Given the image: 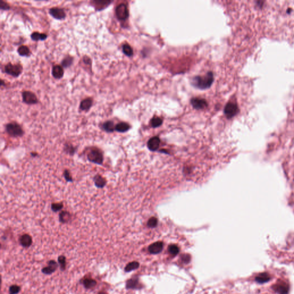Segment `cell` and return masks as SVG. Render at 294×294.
I'll return each mask as SVG.
<instances>
[{"label": "cell", "mask_w": 294, "mask_h": 294, "mask_svg": "<svg viewBox=\"0 0 294 294\" xmlns=\"http://www.w3.org/2000/svg\"><path fill=\"white\" fill-rule=\"evenodd\" d=\"M139 267V263L137 261H133L131 262H129L126 265L125 268V271L126 272H129L133 270L137 269Z\"/></svg>", "instance_id": "484cf974"}, {"label": "cell", "mask_w": 294, "mask_h": 294, "mask_svg": "<svg viewBox=\"0 0 294 294\" xmlns=\"http://www.w3.org/2000/svg\"><path fill=\"white\" fill-rule=\"evenodd\" d=\"M47 37V35L45 34H40L38 32H34L33 34H31V37L34 41H39V40H44Z\"/></svg>", "instance_id": "cb8c5ba5"}, {"label": "cell", "mask_w": 294, "mask_h": 294, "mask_svg": "<svg viewBox=\"0 0 294 294\" xmlns=\"http://www.w3.org/2000/svg\"><path fill=\"white\" fill-rule=\"evenodd\" d=\"M20 243L24 248H28L32 244V238L28 234L21 235L19 239Z\"/></svg>", "instance_id": "7c38bea8"}, {"label": "cell", "mask_w": 294, "mask_h": 294, "mask_svg": "<svg viewBox=\"0 0 294 294\" xmlns=\"http://www.w3.org/2000/svg\"><path fill=\"white\" fill-rule=\"evenodd\" d=\"M87 159L92 163L101 164L103 161V153L100 149L93 148L89 152Z\"/></svg>", "instance_id": "7a4b0ae2"}, {"label": "cell", "mask_w": 294, "mask_h": 294, "mask_svg": "<svg viewBox=\"0 0 294 294\" xmlns=\"http://www.w3.org/2000/svg\"><path fill=\"white\" fill-rule=\"evenodd\" d=\"M115 126L113 121H107L103 123L102 128L107 132H113L115 130Z\"/></svg>", "instance_id": "44dd1931"}, {"label": "cell", "mask_w": 294, "mask_h": 294, "mask_svg": "<svg viewBox=\"0 0 294 294\" xmlns=\"http://www.w3.org/2000/svg\"><path fill=\"white\" fill-rule=\"evenodd\" d=\"M84 61L86 64H87V65L91 63V60L89 58H88L87 56H84Z\"/></svg>", "instance_id": "f35d334b"}, {"label": "cell", "mask_w": 294, "mask_h": 294, "mask_svg": "<svg viewBox=\"0 0 294 294\" xmlns=\"http://www.w3.org/2000/svg\"><path fill=\"white\" fill-rule=\"evenodd\" d=\"M0 8L2 10H8L10 9V6L7 2L1 0L0 1Z\"/></svg>", "instance_id": "e575fe53"}, {"label": "cell", "mask_w": 294, "mask_h": 294, "mask_svg": "<svg viewBox=\"0 0 294 294\" xmlns=\"http://www.w3.org/2000/svg\"><path fill=\"white\" fill-rule=\"evenodd\" d=\"M163 123L162 120L159 117H155L152 118L151 121V124L153 128H157L158 126H160Z\"/></svg>", "instance_id": "f1b7e54d"}, {"label": "cell", "mask_w": 294, "mask_h": 294, "mask_svg": "<svg viewBox=\"0 0 294 294\" xmlns=\"http://www.w3.org/2000/svg\"><path fill=\"white\" fill-rule=\"evenodd\" d=\"M163 248V244L161 242H156L151 244L148 248L149 252L152 254H158L161 252Z\"/></svg>", "instance_id": "4fadbf2b"}, {"label": "cell", "mask_w": 294, "mask_h": 294, "mask_svg": "<svg viewBox=\"0 0 294 294\" xmlns=\"http://www.w3.org/2000/svg\"><path fill=\"white\" fill-rule=\"evenodd\" d=\"M291 11H292V9H288V10H287V13L288 14H290V13H291Z\"/></svg>", "instance_id": "60d3db41"}, {"label": "cell", "mask_w": 294, "mask_h": 294, "mask_svg": "<svg viewBox=\"0 0 294 294\" xmlns=\"http://www.w3.org/2000/svg\"><path fill=\"white\" fill-rule=\"evenodd\" d=\"M139 286V281L136 278H132L129 279L126 283V287L127 289H134L136 288Z\"/></svg>", "instance_id": "7402d4cb"}, {"label": "cell", "mask_w": 294, "mask_h": 294, "mask_svg": "<svg viewBox=\"0 0 294 294\" xmlns=\"http://www.w3.org/2000/svg\"><path fill=\"white\" fill-rule=\"evenodd\" d=\"M272 288L275 291L279 294H287L289 290V287L284 282H280L274 284Z\"/></svg>", "instance_id": "8fae6325"}, {"label": "cell", "mask_w": 294, "mask_h": 294, "mask_svg": "<svg viewBox=\"0 0 294 294\" xmlns=\"http://www.w3.org/2000/svg\"><path fill=\"white\" fill-rule=\"evenodd\" d=\"M238 106L236 103L233 102H229L224 108V113L227 117L230 119L235 116L238 113Z\"/></svg>", "instance_id": "5b68a950"}, {"label": "cell", "mask_w": 294, "mask_h": 294, "mask_svg": "<svg viewBox=\"0 0 294 294\" xmlns=\"http://www.w3.org/2000/svg\"><path fill=\"white\" fill-rule=\"evenodd\" d=\"M116 15L121 21L126 20L129 17V12L125 4H121L118 5L116 9Z\"/></svg>", "instance_id": "8992f818"}, {"label": "cell", "mask_w": 294, "mask_h": 294, "mask_svg": "<svg viewBox=\"0 0 294 294\" xmlns=\"http://www.w3.org/2000/svg\"><path fill=\"white\" fill-rule=\"evenodd\" d=\"M168 251L172 255L175 256L179 252V249L176 245H171L168 248Z\"/></svg>", "instance_id": "1f68e13d"}, {"label": "cell", "mask_w": 294, "mask_h": 294, "mask_svg": "<svg viewBox=\"0 0 294 294\" xmlns=\"http://www.w3.org/2000/svg\"><path fill=\"white\" fill-rule=\"evenodd\" d=\"M92 105V100L91 98H87L82 101L80 104V109L86 111L90 109Z\"/></svg>", "instance_id": "e0dca14e"}, {"label": "cell", "mask_w": 294, "mask_h": 294, "mask_svg": "<svg viewBox=\"0 0 294 294\" xmlns=\"http://www.w3.org/2000/svg\"><path fill=\"white\" fill-rule=\"evenodd\" d=\"M52 74L56 79H60L64 75V70L62 66L59 65H55L52 70Z\"/></svg>", "instance_id": "2e32d148"}, {"label": "cell", "mask_w": 294, "mask_h": 294, "mask_svg": "<svg viewBox=\"0 0 294 294\" xmlns=\"http://www.w3.org/2000/svg\"><path fill=\"white\" fill-rule=\"evenodd\" d=\"M17 51L20 55L23 56H28L30 54L29 48L26 45H21L18 47Z\"/></svg>", "instance_id": "d4e9b609"}, {"label": "cell", "mask_w": 294, "mask_h": 294, "mask_svg": "<svg viewBox=\"0 0 294 294\" xmlns=\"http://www.w3.org/2000/svg\"><path fill=\"white\" fill-rule=\"evenodd\" d=\"M214 81V76L212 72H208L205 76H196L191 80L194 87L201 90L209 88Z\"/></svg>", "instance_id": "6da1fadb"}, {"label": "cell", "mask_w": 294, "mask_h": 294, "mask_svg": "<svg viewBox=\"0 0 294 294\" xmlns=\"http://www.w3.org/2000/svg\"><path fill=\"white\" fill-rule=\"evenodd\" d=\"M23 100L24 102L28 105H33L37 103L38 100L34 92L29 91H24L22 92Z\"/></svg>", "instance_id": "52a82bcc"}, {"label": "cell", "mask_w": 294, "mask_h": 294, "mask_svg": "<svg viewBox=\"0 0 294 294\" xmlns=\"http://www.w3.org/2000/svg\"><path fill=\"white\" fill-rule=\"evenodd\" d=\"M49 12L52 17L57 20L64 19L66 16L65 10L63 9L59 8L58 7L51 8Z\"/></svg>", "instance_id": "9c48e42d"}, {"label": "cell", "mask_w": 294, "mask_h": 294, "mask_svg": "<svg viewBox=\"0 0 294 294\" xmlns=\"http://www.w3.org/2000/svg\"><path fill=\"white\" fill-rule=\"evenodd\" d=\"M63 207V203H53L51 206V209L55 212H57L59 210H61Z\"/></svg>", "instance_id": "d6a6232c"}, {"label": "cell", "mask_w": 294, "mask_h": 294, "mask_svg": "<svg viewBox=\"0 0 294 294\" xmlns=\"http://www.w3.org/2000/svg\"><path fill=\"white\" fill-rule=\"evenodd\" d=\"M23 70V67L20 65H13L12 63L7 64L4 68L5 72L10 76L18 77L20 75Z\"/></svg>", "instance_id": "277c9868"}, {"label": "cell", "mask_w": 294, "mask_h": 294, "mask_svg": "<svg viewBox=\"0 0 294 294\" xmlns=\"http://www.w3.org/2000/svg\"><path fill=\"white\" fill-rule=\"evenodd\" d=\"M64 176L66 180L68 182H72L73 181V178L71 177V175L70 174V172L68 170H65L64 172Z\"/></svg>", "instance_id": "d590c367"}, {"label": "cell", "mask_w": 294, "mask_h": 294, "mask_svg": "<svg viewBox=\"0 0 294 294\" xmlns=\"http://www.w3.org/2000/svg\"><path fill=\"white\" fill-rule=\"evenodd\" d=\"M71 218L70 214L66 211H63L59 214V220L62 223H67Z\"/></svg>", "instance_id": "603a6c76"}, {"label": "cell", "mask_w": 294, "mask_h": 294, "mask_svg": "<svg viewBox=\"0 0 294 294\" xmlns=\"http://www.w3.org/2000/svg\"><path fill=\"white\" fill-rule=\"evenodd\" d=\"M256 5H258V6H260V8H261L262 5H263V3H264V1H256Z\"/></svg>", "instance_id": "ab89813d"}, {"label": "cell", "mask_w": 294, "mask_h": 294, "mask_svg": "<svg viewBox=\"0 0 294 294\" xmlns=\"http://www.w3.org/2000/svg\"><path fill=\"white\" fill-rule=\"evenodd\" d=\"M158 224V219L155 217H152L148 221V226L150 227H155Z\"/></svg>", "instance_id": "836d02e7"}, {"label": "cell", "mask_w": 294, "mask_h": 294, "mask_svg": "<svg viewBox=\"0 0 294 294\" xmlns=\"http://www.w3.org/2000/svg\"><path fill=\"white\" fill-rule=\"evenodd\" d=\"M181 259L185 263H188L190 261V256L188 254H183L181 256Z\"/></svg>", "instance_id": "74e56055"}, {"label": "cell", "mask_w": 294, "mask_h": 294, "mask_svg": "<svg viewBox=\"0 0 294 294\" xmlns=\"http://www.w3.org/2000/svg\"><path fill=\"white\" fill-rule=\"evenodd\" d=\"M271 277L267 273H262L256 277V280L259 283H264L269 282Z\"/></svg>", "instance_id": "ffe728a7"}, {"label": "cell", "mask_w": 294, "mask_h": 294, "mask_svg": "<svg viewBox=\"0 0 294 294\" xmlns=\"http://www.w3.org/2000/svg\"><path fill=\"white\" fill-rule=\"evenodd\" d=\"M58 261V263H59V265H60V268L61 271H65L66 268V265H67L66 257L63 255L59 256Z\"/></svg>", "instance_id": "4316f807"}, {"label": "cell", "mask_w": 294, "mask_h": 294, "mask_svg": "<svg viewBox=\"0 0 294 294\" xmlns=\"http://www.w3.org/2000/svg\"><path fill=\"white\" fill-rule=\"evenodd\" d=\"M131 126L126 122H120L115 126V130L118 132L123 133L128 131L130 129Z\"/></svg>", "instance_id": "d6986e66"}, {"label": "cell", "mask_w": 294, "mask_h": 294, "mask_svg": "<svg viewBox=\"0 0 294 294\" xmlns=\"http://www.w3.org/2000/svg\"><path fill=\"white\" fill-rule=\"evenodd\" d=\"M73 62V59L71 56H68L66 57L65 59L63 60L62 62V65L64 67H68L71 65Z\"/></svg>", "instance_id": "f546056e"}, {"label": "cell", "mask_w": 294, "mask_h": 294, "mask_svg": "<svg viewBox=\"0 0 294 294\" xmlns=\"http://www.w3.org/2000/svg\"><path fill=\"white\" fill-rule=\"evenodd\" d=\"M21 291V287L19 286H17L16 284L12 285L9 287V294H17L20 293Z\"/></svg>", "instance_id": "4dcf8cb0"}, {"label": "cell", "mask_w": 294, "mask_h": 294, "mask_svg": "<svg viewBox=\"0 0 294 294\" xmlns=\"http://www.w3.org/2000/svg\"><path fill=\"white\" fill-rule=\"evenodd\" d=\"M6 131L10 136L17 137L24 135V131L21 126L16 122L9 123L6 125Z\"/></svg>", "instance_id": "3957f363"}, {"label": "cell", "mask_w": 294, "mask_h": 294, "mask_svg": "<svg viewBox=\"0 0 294 294\" xmlns=\"http://www.w3.org/2000/svg\"><path fill=\"white\" fill-rule=\"evenodd\" d=\"M65 150L67 151V152H68L69 153H74V151H75V150H74V148L72 146V145H66V148H65Z\"/></svg>", "instance_id": "8d00e7d4"}, {"label": "cell", "mask_w": 294, "mask_h": 294, "mask_svg": "<svg viewBox=\"0 0 294 294\" xmlns=\"http://www.w3.org/2000/svg\"><path fill=\"white\" fill-rule=\"evenodd\" d=\"M98 294H108L107 293H106V292H105V291H100V292H99V293H98Z\"/></svg>", "instance_id": "b9f144b4"}, {"label": "cell", "mask_w": 294, "mask_h": 294, "mask_svg": "<svg viewBox=\"0 0 294 294\" xmlns=\"http://www.w3.org/2000/svg\"><path fill=\"white\" fill-rule=\"evenodd\" d=\"M97 281L90 277L84 278L82 280V284L87 290L93 289L97 285Z\"/></svg>", "instance_id": "5bb4252c"}, {"label": "cell", "mask_w": 294, "mask_h": 294, "mask_svg": "<svg viewBox=\"0 0 294 294\" xmlns=\"http://www.w3.org/2000/svg\"><path fill=\"white\" fill-rule=\"evenodd\" d=\"M94 181L96 187L98 188H103L106 183V179L100 175H97L94 177Z\"/></svg>", "instance_id": "ac0fdd59"}, {"label": "cell", "mask_w": 294, "mask_h": 294, "mask_svg": "<svg viewBox=\"0 0 294 294\" xmlns=\"http://www.w3.org/2000/svg\"><path fill=\"white\" fill-rule=\"evenodd\" d=\"M122 51L128 56H132L133 54L132 48L128 44H125L122 45Z\"/></svg>", "instance_id": "83f0119b"}, {"label": "cell", "mask_w": 294, "mask_h": 294, "mask_svg": "<svg viewBox=\"0 0 294 294\" xmlns=\"http://www.w3.org/2000/svg\"><path fill=\"white\" fill-rule=\"evenodd\" d=\"M58 267V264L55 260H50L48 262L47 267H44L42 269V272L44 274L47 275H50L54 273Z\"/></svg>", "instance_id": "ba28073f"}, {"label": "cell", "mask_w": 294, "mask_h": 294, "mask_svg": "<svg viewBox=\"0 0 294 294\" xmlns=\"http://www.w3.org/2000/svg\"><path fill=\"white\" fill-rule=\"evenodd\" d=\"M191 103L194 109L196 110L203 109L207 106L206 101L203 98H193L191 100Z\"/></svg>", "instance_id": "30bf717a"}, {"label": "cell", "mask_w": 294, "mask_h": 294, "mask_svg": "<svg viewBox=\"0 0 294 294\" xmlns=\"http://www.w3.org/2000/svg\"><path fill=\"white\" fill-rule=\"evenodd\" d=\"M160 143V140L159 137H153L148 141V147L150 150L156 151L159 147Z\"/></svg>", "instance_id": "9a60e30c"}]
</instances>
